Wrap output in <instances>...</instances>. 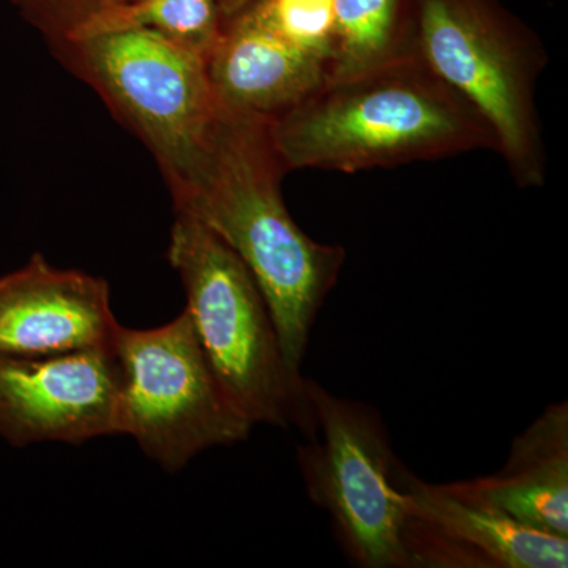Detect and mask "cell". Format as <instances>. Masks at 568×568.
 <instances>
[{"label": "cell", "mask_w": 568, "mask_h": 568, "mask_svg": "<svg viewBox=\"0 0 568 568\" xmlns=\"http://www.w3.org/2000/svg\"><path fill=\"white\" fill-rule=\"evenodd\" d=\"M286 173L268 119L220 108L200 168L174 205L244 261L267 302L287 368L304 377L310 335L346 250L316 242L294 222L282 194Z\"/></svg>", "instance_id": "1"}, {"label": "cell", "mask_w": 568, "mask_h": 568, "mask_svg": "<svg viewBox=\"0 0 568 568\" xmlns=\"http://www.w3.org/2000/svg\"><path fill=\"white\" fill-rule=\"evenodd\" d=\"M284 170L354 174L496 152L488 123L414 55L343 81H325L268 121Z\"/></svg>", "instance_id": "2"}, {"label": "cell", "mask_w": 568, "mask_h": 568, "mask_svg": "<svg viewBox=\"0 0 568 568\" xmlns=\"http://www.w3.org/2000/svg\"><path fill=\"white\" fill-rule=\"evenodd\" d=\"M155 156L173 200L192 183L220 106L207 58L134 22L40 10L28 20Z\"/></svg>", "instance_id": "3"}, {"label": "cell", "mask_w": 568, "mask_h": 568, "mask_svg": "<svg viewBox=\"0 0 568 568\" xmlns=\"http://www.w3.org/2000/svg\"><path fill=\"white\" fill-rule=\"evenodd\" d=\"M168 261L182 278L185 312L205 357L246 420L297 426L315 437L306 379L287 368L267 302L244 261L181 211H175Z\"/></svg>", "instance_id": "4"}, {"label": "cell", "mask_w": 568, "mask_h": 568, "mask_svg": "<svg viewBox=\"0 0 568 568\" xmlns=\"http://www.w3.org/2000/svg\"><path fill=\"white\" fill-rule=\"evenodd\" d=\"M416 54L481 115L519 189L547 182L537 85L548 65L538 33L503 0H414Z\"/></svg>", "instance_id": "5"}, {"label": "cell", "mask_w": 568, "mask_h": 568, "mask_svg": "<svg viewBox=\"0 0 568 568\" xmlns=\"http://www.w3.org/2000/svg\"><path fill=\"white\" fill-rule=\"evenodd\" d=\"M316 435L297 447L310 500L327 511L339 547L361 568H409L407 504L386 425L373 407L306 379Z\"/></svg>", "instance_id": "6"}, {"label": "cell", "mask_w": 568, "mask_h": 568, "mask_svg": "<svg viewBox=\"0 0 568 568\" xmlns=\"http://www.w3.org/2000/svg\"><path fill=\"white\" fill-rule=\"evenodd\" d=\"M114 347L123 369L121 435L166 473L250 436L253 425L216 379L185 310L148 331L121 325Z\"/></svg>", "instance_id": "7"}, {"label": "cell", "mask_w": 568, "mask_h": 568, "mask_svg": "<svg viewBox=\"0 0 568 568\" xmlns=\"http://www.w3.org/2000/svg\"><path fill=\"white\" fill-rule=\"evenodd\" d=\"M122 386L114 343L54 357H0V437L26 447L121 435Z\"/></svg>", "instance_id": "8"}, {"label": "cell", "mask_w": 568, "mask_h": 568, "mask_svg": "<svg viewBox=\"0 0 568 568\" xmlns=\"http://www.w3.org/2000/svg\"><path fill=\"white\" fill-rule=\"evenodd\" d=\"M409 568H567L568 538L519 525L495 508L399 467Z\"/></svg>", "instance_id": "9"}, {"label": "cell", "mask_w": 568, "mask_h": 568, "mask_svg": "<svg viewBox=\"0 0 568 568\" xmlns=\"http://www.w3.org/2000/svg\"><path fill=\"white\" fill-rule=\"evenodd\" d=\"M121 324L106 280L58 268L36 253L0 276V357L43 358L114 343Z\"/></svg>", "instance_id": "10"}, {"label": "cell", "mask_w": 568, "mask_h": 568, "mask_svg": "<svg viewBox=\"0 0 568 568\" xmlns=\"http://www.w3.org/2000/svg\"><path fill=\"white\" fill-rule=\"evenodd\" d=\"M207 73L220 108L271 121L324 84L327 63L242 11L224 22Z\"/></svg>", "instance_id": "11"}, {"label": "cell", "mask_w": 568, "mask_h": 568, "mask_svg": "<svg viewBox=\"0 0 568 568\" xmlns=\"http://www.w3.org/2000/svg\"><path fill=\"white\" fill-rule=\"evenodd\" d=\"M443 487L519 525L568 538V403L548 406L515 437L499 473Z\"/></svg>", "instance_id": "12"}, {"label": "cell", "mask_w": 568, "mask_h": 568, "mask_svg": "<svg viewBox=\"0 0 568 568\" xmlns=\"http://www.w3.org/2000/svg\"><path fill=\"white\" fill-rule=\"evenodd\" d=\"M414 55V0H335L325 81L349 80Z\"/></svg>", "instance_id": "13"}, {"label": "cell", "mask_w": 568, "mask_h": 568, "mask_svg": "<svg viewBox=\"0 0 568 568\" xmlns=\"http://www.w3.org/2000/svg\"><path fill=\"white\" fill-rule=\"evenodd\" d=\"M244 13L328 67L335 37V0H256Z\"/></svg>", "instance_id": "14"}, {"label": "cell", "mask_w": 568, "mask_h": 568, "mask_svg": "<svg viewBox=\"0 0 568 568\" xmlns=\"http://www.w3.org/2000/svg\"><path fill=\"white\" fill-rule=\"evenodd\" d=\"M254 2H256V0H216L220 14H222L223 24L224 22L233 20L234 17H237L239 13L248 9Z\"/></svg>", "instance_id": "15"}]
</instances>
